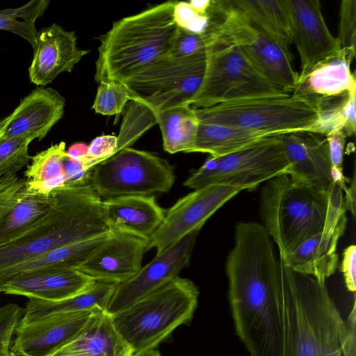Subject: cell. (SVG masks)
<instances>
[{"instance_id": "8992f818", "label": "cell", "mask_w": 356, "mask_h": 356, "mask_svg": "<svg viewBox=\"0 0 356 356\" xmlns=\"http://www.w3.org/2000/svg\"><path fill=\"white\" fill-rule=\"evenodd\" d=\"M175 3L166 1L115 22L99 38L95 81L121 83L167 56L179 29Z\"/></svg>"}, {"instance_id": "ac0fdd59", "label": "cell", "mask_w": 356, "mask_h": 356, "mask_svg": "<svg viewBox=\"0 0 356 356\" xmlns=\"http://www.w3.org/2000/svg\"><path fill=\"white\" fill-rule=\"evenodd\" d=\"M289 163L286 171L296 183L327 188L333 182L328 143L325 136L309 131L278 136Z\"/></svg>"}, {"instance_id": "2e32d148", "label": "cell", "mask_w": 356, "mask_h": 356, "mask_svg": "<svg viewBox=\"0 0 356 356\" xmlns=\"http://www.w3.org/2000/svg\"><path fill=\"white\" fill-rule=\"evenodd\" d=\"M149 241L126 231L111 229L108 238L75 268L95 281L123 283L141 268Z\"/></svg>"}, {"instance_id": "30bf717a", "label": "cell", "mask_w": 356, "mask_h": 356, "mask_svg": "<svg viewBox=\"0 0 356 356\" xmlns=\"http://www.w3.org/2000/svg\"><path fill=\"white\" fill-rule=\"evenodd\" d=\"M213 27L236 44L272 85L286 94L296 90L299 74L292 66L289 47L244 17L228 1H216Z\"/></svg>"}, {"instance_id": "83f0119b", "label": "cell", "mask_w": 356, "mask_h": 356, "mask_svg": "<svg viewBox=\"0 0 356 356\" xmlns=\"http://www.w3.org/2000/svg\"><path fill=\"white\" fill-rule=\"evenodd\" d=\"M229 5L275 40L289 47L291 30L286 0H232Z\"/></svg>"}, {"instance_id": "7dc6e473", "label": "cell", "mask_w": 356, "mask_h": 356, "mask_svg": "<svg viewBox=\"0 0 356 356\" xmlns=\"http://www.w3.org/2000/svg\"><path fill=\"white\" fill-rule=\"evenodd\" d=\"M344 203L346 209H348L354 216L355 214V175L352 179L350 186L345 191Z\"/></svg>"}, {"instance_id": "f35d334b", "label": "cell", "mask_w": 356, "mask_h": 356, "mask_svg": "<svg viewBox=\"0 0 356 356\" xmlns=\"http://www.w3.org/2000/svg\"><path fill=\"white\" fill-rule=\"evenodd\" d=\"M174 18L179 28L190 32L206 34L210 26V15L194 10L188 1H177L174 6Z\"/></svg>"}, {"instance_id": "1f68e13d", "label": "cell", "mask_w": 356, "mask_h": 356, "mask_svg": "<svg viewBox=\"0 0 356 356\" xmlns=\"http://www.w3.org/2000/svg\"><path fill=\"white\" fill-rule=\"evenodd\" d=\"M356 88L339 96L316 98L319 106V116L309 132L326 136L334 131H343L347 137L356 129Z\"/></svg>"}, {"instance_id": "8fae6325", "label": "cell", "mask_w": 356, "mask_h": 356, "mask_svg": "<svg viewBox=\"0 0 356 356\" xmlns=\"http://www.w3.org/2000/svg\"><path fill=\"white\" fill-rule=\"evenodd\" d=\"M288 168L278 136H275L228 154L209 156L184 185L193 190L213 184L252 190L286 174Z\"/></svg>"}, {"instance_id": "5b68a950", "label": "cell", "mask_w": 356, "mask_h": 356, "mask_svg": "<svg viewBox=\"0 0 356 356\" xmlns=\"http://www.w3.org/2000/svg\"><path fill=\"white\" fill-rule=\"evenodd\" d=\"M206 60V51L184 58L163 57L121 82L131 100L117 136V153L156 124L161 110L191 106L204 79Z\"/></svg>"}, {"instance_id": "603a6c76", "label": "cell", "mask_w": 356, "mask_h": 356, "mask_svg": "<svg viewBox=\"0 0 356 356\" xmlns=\"http://www.w3.org/2000/svg\"><path fill=\"white\" fill-rule=\"evenodd\" d=\"M133 353L111 315L98 308L79 333L51 356H131Z\"/></svg>"}, {"instance_id": "7402d4cb", "label": "cell", "mask_w": 356, "mask_h": 356, "mask_svg": "<svg viewBox=\"0 0 356 356\" xmlns=\"http://www.w3.org/2000/svg\"><path fill=\"white\" fill-rule=\"evenodd\" d=\"M346 216L328 224L323 231L307 240L298 248L283 257V263L293 270L310 275L325 283L338 265L337 247L346 226Z\"/></svg>"}, {"instance_id": "f907efd6", "label": "cell", "mask_w": 356, "mask_h": 356, "mask_svg": "<svg viewBox=\"0 0 356 356\" xmlns=\"http://www.w3.org/2000/svg\"><path fill=\"white\" fill-rule=\"evenodd\" d=\"M7 356H17L14 353H13L12 351H9L8 354L7 355Z\"/></svg>"}, {"instance_id": "d590c367", "label": "cell", "mask_w": 356, "mask_h": 356, "mask_svg": "<svg viewBox=\"0 0 356 356\" xmlns=\"http://www.w3.org/2000/svg\"><path fill=\"white\" fill-rule=\"evenodd\" d=\"M131 96L120 82L109 81L99 83L92 109L97 113L104 115H113L121 113Z\"/></svg>"}, {"instance_id": "bcb514c9", "label": "cell", "mask_w": 356, "mask_h": 356, "mask_svg": "<svg viewBox=\"0 0 356 356\" xmlns=\"http://www.w3.org/2000/svg\"><path fill=\"white\" fill-rule=\"evenodd\" d=\"M88 147V145L83 143H74L67 150V156L82 163L87 154Z\"/></svg>"}, {"instance_id": "cb8c5ba5", "label": "cell", "mask_w": 356, "mask_h": 356, "mask_svg": "<svg viewBox=\"0 0 356 356\" xmlns=\"http://www.w3.org/2000/svg\"><path fill=\"white\" fill-rule=\"evenodd\" d=\"M111 229L126 231L150 239L165 211L154 195H125L103 200Z\"/></svg>"}, {"instance_id": "4316f807", "label": "cell", "mask_w": 356, "mask_h": 356, "mask_svg": "<svg viewBox=\"0 0 356 356\" xmlns=\"http://www.w3.org/2000/svg\"><path fill=\"white\" fill-rule=\"evenodd\" d=\"M270 136L275 135L264 131L199 122L191 152L207 153L212 157L220 156Z\"/></svg>"}, {"instance_id": "44dd1931", "label": "cell", "mask_w": 356, "mask_h": 356, "mask_svg": "<svg viewBox=\"0 0 356 356\" xmlns=\"http://www.w3.org/2000/svg\"><path fill=\"white\" fill-rule=\"evenodd\" d=\"M65 100L51 88L38 87L24 97L11 115L4 133L8 138L41 140L62 118Z\"/></svg>"}, {"instance_id": "c3c4849f", "label": "cell", "mask_w": 356, "mask_h": 356, "mask_svg": "<svg viewBox=\"0 0 356 356\" xmlns=\"http://www.w3.org/2000/svg\"><path fill=\"white\" fill-rule=\"evenodd\" d=\"M131 356H161L156 348L133 353Z\"/></svg>"}, {"instance_id": "b9f144b4", "label": "cell", "mask_w": 356, "mask_h": 356, "mask_svg": "<svg viewBox=\"0 0 356 356\" xmlns=\"http://www.w3.org/2000/svg\"><path fill=\"white\" fill-rule=\"evenodd\" d=\"M22 315L23 309L15 303L0 307V356L8 354L13 334Z\"/></svg>"}, {"instance_id": "d6a6232c", "label": "cell", "mask_w": 356, "mask_h": 356, "mask_svg": "<svg viewBox=\"0 0 356 356\" xmlns=\"http://www.w3.org/2000/svg\"><path fill=\"white\" fill-rule=\"evenodd\" d=\"M50 194H28L0 222V247L7 244L45 214L51 207Z\"/></svg>"}, {"instance_id": "d4e9b609", "label": "cell", "mask_w": 356, "mask_h": 356, "mask_svg": "<svg viewBox=\"0 0 356 356\" xmlns=\"http://www.w3.org/2000/svg\"><path fill=\"white\" fill-rule=\"evenodd\" d=\"M352 61L348 53L341 49L315 67L293 92L314 98H325L350 92L356 88L355 77L350 68Z\"/></svg>"}, {"instance_id": "9c48e42d", "label": "cell", "mask_w": 356, "mask_h": 356, "mask_svg": "<svg viewBox=\"0 0 356 356\" xmlns=\"http://www.w3.org/2000/svg\"><path fill=\"white\" fill-rule=\"evenodd\" d=\"M199 122L269 132L310 131L319 116L316 99L293 92L194 108Z\"/></svg>"}, {"instance_id": "4fadbf2b", "label": "cell", "mask_w": 356, "mask_h": 356, "mask_svg": "<svg viewBox=\"0 0 356 356\" xmlns=\"http://www.w3.org/2000/svg\"><path fill=\"white\" fill-rule=\"evenodd\" d=\"M241 189L222 184L209 185L180 198L165 213L160 227L149 241L148 250L154 248L159 254L195 229Z\"/></svg>"}, {"instance_id": "e575fe53", "label": "cell", "mask_w": 356, "mask_h": 356, "mask_svg": "<svg viewBox=\"0 0 356 356\" xmlns=\"http://www.w3.org/2000/svg\"><path fill=\"white\" fill-rule=\"evenodd\" d=\"M31 142L26 140L4 136L0 139V177L17 175L27 167L31 160L29 154Z\"/></svg>"}, {"instance_id": "7a4b0ae2", "label": "cell", "mask_w": 356, "mask_h": 356, "mask_svg": "<svg viewBox=\"0 0 356 356\" xmlns=\"http://www.w3.org/2000/svg\"><path fill=\"white\" fill-rule=\"evenodd\" d=\"M279 266L281 356H356L355 302L345 321L325 283Z\"/></svg>"}, {"instance_id": "484cf974", "label": "cell", "mask_w": 356, "mask_h": 356, "mask_svg": "<svg viewBox=\"0 0 356 356\" xmlns=\"http://www.w3.org/2000/svg\"><path fill=\"white\" fill-rule=\"evenodd\" d=\"M117 286L114 283L95 281L86 291L62 300L29 298L19 322L29 323L51 314L90 310L97 307L106 311Z\"/></svg>"}, {"instance_id": "ab89813d", "label": "cell", "mask_w": 356, "mask_h": 356, "mask_svg": "<svg viewBox=\"0 0 356 356\" xmlns=\"http://www.w3.org/2000/svg\"><path fill=\"white\" fill-rule=\"evenodd\" d=\"M208 39V33L199 34L179 28L172 49L167 56L184 58L206 51Z\"/></svg>"}, {"instance_id": "7c38bea8", "label": "cell", "mask_w": 356, "mask_h": 356, "mask_svg": "<svg viewBox=\"0 0 356 356\" xmlns=\"http://www.w3.org/2000/svg\"><path fill=\"white\" fill-rule=\"evenodd\" d=\"M173 167L152 153L124 148L90 171V181L103 200L167 193L175 181Z\"/></svg>"}, {"instance_id": "60d3db41", "label": "cell", "mask_w": 356, "mask_h": 356, "mask_svg": "<svg viewBox=\"0 0 356 356\" xmlns=\"http://www.w3.org/2000/svg\"><path fill=\"white\" fill-rule=\"evenodd\" d=\"M118 138L112 135H102L94 138L88 147V152L82 163L86 171H90L97 164L108 159L117 153Z\"/></svg>"}, {"instance_id": "f1b7e54d", "label": "cell", "mask_w": 356, "mask_h": 356, "mask_svg": "<svg viewBox=\"0 0 356 356\" xmlns=\"http://www.w3.org/2000/svg\"><path fill=\"white\" fill-rule=\"evenodd\" d=\"M156 121L161 131L165 151L170 154L191 152L199 122L191 105L179 104L161 110L156 115Z\"/></svg>"}, {"instance_id": "ffe728a7", "label": "cell", "mask_w": 356, "mask_h": 356, "mask_svg": "<svg viewBox=\"0 0 356 356\" xmlns=\"http://www.w3.org/2000/svg\"><path fill=\"white\" fill-rule=\"evenodd\" d=\"M33 49L29 75L31 82L40 87L51 83L63 72H70L89 52L77 47L74 31H65L56 24L38 32Z\"/></svg>"}, {"instance_id": "5bb4252c", "label": "cell", "mask_w": 356, "mask_h": 356, "mask_svg": "<svg viewBox=\"0 0 356 356\" xmlns=\"http://www.w3.org/2000/svg\"><path fill=\"white\" fill-rule=\"evenodd\" d=\"M200 229L189 233L156 256L130 280L118 284L106 307L113 314L149 294L174 277L190 262Z\"/></svg>"}, {"instance_id": "52a82bcc", "label": "cell", "mask_w": 356, "mask_h": 356, "mask_svg": "<svg viewBox=\"0 0 356 356\" xmlns=\"http://www.w3.org/2000/svg\"><path fill=\"white\" fill-rule=\"evenodd\" d=\"M195 283L179 275L126 308L110 314L133 353L156 348L179 326L188 323L197 307Z\"/></svg>"}, {"instance_id": "f6af8a7d", "label": "cell", "mask_w": 356, "mask_h": 356, "mask_svg": "<svg viewBox=\"0 0 356 356\" xmlns=\"http://www.w3.org/2000/svg\"><path fill=\"white\" fill-rule=\"evenodd\" d=\"M63 169L66 178V185L90 181V171H86L81 163L74 161L67 156L63 159Z\"/></svg>"}, {"instance_id": "e0dca14e", "label": "cell", "mask_w": 356, "mask_h": 356, "mask_svg": "<svg viewBox=\"0 0 356 356\" xmlns=\"http://www.w3.org/2000/svg\"><path fill=\"white\" fill-rule=\"evenodd\" d=\"M97 309L18 322L10 350L17 356H51L79 333Z\"/></svg>"}, {"instance_id": "836d02e7", "label": "cell", "mask_w": 356, "mask_h": 356, "mask_svg": "<svg viewBox=\"0 0 356 356\" xmlns=\"http://www.w3.org/2000/svg\"><path fill=\"white\" fill-rule=\"evenodd\" d=\"M49 3V0H31L18 8L0 10V30L21 36L33 47L38 35L35 21L44 13Z\"/></svg>"}, {"instance_id": "74e56055", "label": "cell", "mask_w": 356, "mask_h": 356, "mask_svg": "<svg viewBox=\"0 0 356 356\" xmlns=\"http://www.w3.org/2000/svg\"><path fill=\"white\" fill-rule=\"evenodd\" d=\"M28 194L26 179L17 175L0 177V222Z\"/></svg>"}, {"instance_id": "d6986e66", "label": "cell", "mask_w": 356, "mask_h": 356, "mask_svg": "<svg viewBox=\"0 0 356 356\" xmlns=\"http://www.w3.org/2000/svg\"><path fill=\"white\" fill-rule=\"evenodd\" d=\"M95 282L74 268H44L0 277V293L59 301L86 291Z\"/></svg>"}, {"instance_id": "277c9868", "label": "cell", "mask_w": 356, "mask_h": 356, "mask_svg": "<svg viewBox=\"0 0 356 356\" xmlns=\"http://www.w3.org/2000/svg\"><path fill=\"white\" fill-rule=\"evenodd\" d=\"M343 191L333 181L327 188L298 184L282 174L261 188L263 226L276 243L280 257L291 253L346 216Z\"/></svg>"}, {"instance_id": "ee69618b", "label": "cell", "mask_w": 356, "mask_h": 356, "mask_svg": "<svg viewBox=\"0 0 356 356\" xmlns=\"http://www.w3.org/2000/svg\"><path fill=\"white\" fill-rule=\"evenodd\" d=\"M341 272L347 289L350 292L356 290V246L350 245L343 252Z\"/></svg>"}, {"instance_id": "ba28073f", "label": "cell", "mask_w": 356, "mask_h": 356, "mask_svg": "<svg viewBox=\"0 0 356 356\" xmlns=\"http://www.w3.org/2000/svg\"><path fill=\"white\" fill-rule=\"evenodd\" d=\"M209 35L204 76L192 108L286 94L267 81L240 49L213 26Z\"/></svg>"}, {"instance_id": "9a60e30c", "label": "cell", "mask_w": 356, "mask_h": 356, "mask_svg": "<svg viewBox=\"0 0 356 356\" xmlns=\"http://www.w3.org/2000/svg\"><path fill=\"white\" fill-rule=\"evenodd\" d=\"M286 3L291 42L296 45L300 59L299 85L315 67L341 49L339 40L325 23L318 0H286Z\"/></svg>"}, {"instance_id": "3957f363", "label": "cell", "mask_w": 356, "mask_h": 356, "mask_svg": "<svg viewBox=\"0 0 356 356\" xmlns=\"http://www.w3.org/2000/svg\"><path fill=\"white\" fill-rule=\"evenodd\" d=\"M49 194L51 204L47 212L0 247V275L55 248L111 232L103 200L90 181L65 185Z\"/></svg>"}, {"instance_id": "8d00e7d4", "label": "cell", "mask_w": 356, "mask_h": 356, "mask_svg": "<svg viewBox=\"0 0 356 356\" xmlns=\"http://www.w3.org/2000/svg\"><path fill=\"white\" fill-rule=\"evenodd\" d=\"M337 38L341 49L353 60L356 46V0H343L341 2Z\"/></svg>"}, {"instance_id": "6da1fadb", "label": "cell", "mask_w": 356, "mask_h": 356, "mask_svg": "<svg viewBox=\"0 0 356 356\" xmlns=\"http://www.w3.org/2000/svg\"><path fill=\"white\" fill-rule=\"evenodd\" d=\"M226 273L236 335L250 356H281L280 266L262 225H236Z\"/></svg>"}, {"instance_id": "7bdbcfd3", "label": "cell", "mask_w": 356, "mask_h": 356, "mask_svg": "<svg viewBox=\"0 0 356 356\" xmlns=\"http://www.w3.org/2000/svg\"><path fill=\"white\" fill-rule=\"evenodd\" d=\"M325 138L329 147L332 180L345 192L348 186L343 174V156L347 136L343 131H334L327 134Z\"/></svg>"}, {"instance_id": "4dcf8cb0", "label": "cell", "mask_w": 356, "mask_h": 356, "mask_svg": "<svg viewBox=\"0 0 356 356\" xmlns=\"http://www.w3.org/2000/svg\"><path fill=\"white\" fill-rule=\"evenodd\" d=\"M110 234L55 248L13 266L0 277L44 268H75L84 262L108 238Z\"/></svg>"}, {"instance_id": "f546056e", "label": "cell", "mask_w": 356, "mask_h": 356, "mask_svg": "<svg viewBox=\"0 0 356 356\" xmlns=\"http://www.w3.org/2000/svg\"><path fill=\"white\" fill-rule=\"evenodd\" d=\"M66 155L65 143L60 142L31 156L24 171L28 192L47 195L54 189L66 185L63 164Z\"/></svg>"}, {"instance_id": "681fc988", "label": "cell", "mask_w": 356, "mask_h": 356, "mask_svg": "<svg viewBox=\"0 0 356 356\" xmlns=\"http://www.w3.org/2000/svg\"><path fill=\"white\" fill-rule=\"evenodd\" d=\"M11 119V115L5 117L3 119L0 120V139L2 138L4 136L5 130L10 122Z\"/></svg>"}]
</instances>
